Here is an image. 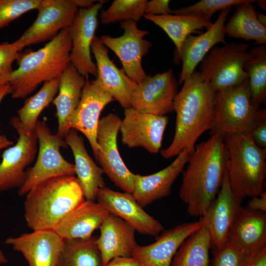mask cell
Here are the masks:
<instances>
[{
  "label": "cell",
  "mask_w": 266,
  "mask_h": 266,
  "mask_svg": "<svg viewBox=\"0 0 266 266\" xmlns=\"http://www.w3.org/2000/svg\"><path fill=\"white\" fill-rule=\"evenodd\" d=\"M97 243L102 266L117 257H130L138 245L135 230L127 222L109 213L100 228Z\"/></svg>",
  "instance_id": "cell-24"
},
{
  "label": "cell",
  "mask_w": 266,
  "mask_h": 266,
  "mask_svg": "<svg viewBox=\"0 0 266 266\" xmlns=\"http://www.w3.org/2000/svg\"><path fill=\"white\" fill-rule=\"evenodd\" d=\"M78 8L73 0H41L36 19L16 40L22 50L53 39L70 26Z\"/></svg>",
  "instance_id": "cell-11"
},
{
  "label": "cell",
  "mask_w": 266,
  "mask_h": 266,
  "mask_svg": "<svg viewBox=\"0 0 266 266\" xmlns=\"http://www.w3.org/2000/svg\"><path fill=\"white\" fill-rule=\"evenodd\" d=\"M59 82L60 77L44 83L40 89L28 98L17 111L21 127L26 133L35 131L39 115L53 101L58 93Z\"/></svg>",
  "instance_id": "cell-33"
},
{
  "label": "cell",
  "mask_w": 266,
  "mask_h": 266,
  "mask_svg": "<svg viewBox=\"0 0 266 266\" xmlns=\"http://www.w3.org/2000/svg\"><path fill=\"white\" fill-rule=\"evenodd\" d=\"M146 0H115L100 16L103 24L118 22H138L145 14Z\"/></svg>",
  "instance_id": "cell-35"
},
{
  "label": "cell",
  "mask_w": 266,
  "mask_h": 266,
  "mask_svg": "<svg viewBox=\"0 0 266 266\" xmlns=\"http://www.w3.org/2000/svg\"><path fill=\"white\" fill-rule=\"evenodd\" d=\"M210 234L203 225L181 244L170 266H210Z\"/></svg>",
  "instance_id": "cell-31"
},
{
  "label": "cell",
  "mask_w": 266,
  "mask_h": 266,
  "mask_svg": "<svg viewBox=\"0 0 266 266\" xmlns=\"http://www.w3.org/2000/svg\"><path fill=\"white\" fill-rule=\"evenodd\" d=\"M74 158L77 178L82 189L85 200L95 201L99 189L105 186L102 177L104 173L88 154L83 138L77 131L70 129L64 137Z\"/></svg>",
  "instance_id": "cell-27"
},
{
  "label": "cell",
  "mask_w": 266,
  "mask_h": 266,
  "mask_svg": "<svg viewBox=\"0 0 266 266\" xmlns=\"http://www.w3.org/2000/svg\"><path fill=\"white\" fill-rule=\"evenodd\" d=\"M107 48L95 36L91 50L95 60L97 69V79L103 88L124 109L131 107V99L137 83L119 69L108 56Z\"/></svg>",
  "instance_id": "cell-22"
},
{
  "label": "cell",
  "mask_w": 266,
  "mask_h": 266,
  "mask_svg": "<svg viewBox=\"0 0 266 266\" xmlns=\"http://www.w3.org/2000/svg\"><path fill=\"white\" fill-rule=\"evenodd\" d=\"M226 148L223 138L214 134L195 146L190 155L179 190L188 213L201 217L217 196L226 168Z\"/></svg>",
  "instance_id": "cell-2"
},
{
  "label": "cell",
  "mask_w": 266,
  "mask_h": 266,
  "mask_svg": "<svg viewBox=\"0 0 266 266\" xmlns=\"http://www.w3.org/2000/svg\"><path fill=\"white\" fill-rule=\"evenodd\" d=\"M250 51L251 56L244 70L248 77L251 102L260 107L266 100V45H255Z\"/></svg>",
  "instance_id": "cell-34"
},
{
  "label": "cell",
  "mask_w": 266,
  "mask_h": 266,
  "mask_svg": "<svg viewBox=\"0 0 266 266\" xmlns=\"http://www.w3.org/2000/svg\"><path fill=\"white\" fill-rule=\"evenodd\" d=\"M183 84L173 104L176 113L173 138L168 147L160 151L165 159L176 156L184 150L190 155L199 138L214 125L215 91L210 84L197 71Z\"/></svg>",
  "instance_id": "cell-1"
},
{
  "label": "cell",
  "mask_w": 266,
  "mask_h": 266,
  "mask_svg": "<svg viewBox=\"0 0 266 266\" xmlns=\"http://www.w3.org/2000/svg\"><path fill=\"white\" fill-rule=\"evenodd\" d=\"M143 17L159 27L167 34L175 46L178 58L182 44L188 36L200 30H207L213 24L211 20L193 13L162 15L145 14Z\"/></svg>",
  "instance_id": "cell-29"
},
{
  "label": "cell",
  "mask_w": 266,
  "mask_h": 266,
  "mask_svg": "<svg viewBox=\"0 0 266 266\" xmlns=\"http://www.w3.org/2000/svg\"><path fill=\"white\" fill-rule=\"evenodd\" d=\"M255 2H257L258 5L262 9L264 10L266 9V1L265 0H256Z\"/></svg>",
  "instance_id": "cell-49"
},
{
  "label": "cell",
  "mask_w": 266,
  "mask_h": 266,
  "mask_svg": "<svg viewBox=\"0 0 266 266\" xmlns=\"http://www.w3.org/2000/svg\"><path fill=\"white\" fill-rule=\"evenodd\" d=\"M257 18L263 26L266 27V16L264 13L256 11Z\"/></svg>",
  "instance_id": "cell-47"
},
{
  "label": "cell",
  "mask_w": 266,
  "mask_h": 266,
  "mask_svg": "<svg viewBox=\"0 0 266 266\" xmlns=\"http://www.w3.org/2000/svg\"><path fill=\"white\" fill-rule=\"evenodd\" d=\"M226 170L234 194L241 201L264 191L266 149L259 147L249 133H235L224 137Z\"/></svg>",
  "instance_id": "cell-5"
},
{
  "label": "cell",
  "mask_w": 266,
  "mask_h": 266,
  "mask_svg": "<svg viewBox=\"0 0 266 266\" xmlns=\"http://www.w3.org/2000/svg\"><path fill=\"white\" fill-rule=\"evenodd\" d=\"M97 237L64 239L57 266H102Z\"/></svg>",
  "instance_id": "cell-32"
},
{
  "label": "cell",
  "mask_w": 266,
  "mask_h": 266,
  "mask_svg": "<svg viewBox=\"0 0 266 266\" xmlns=\"http://www.w3.org/2000/svg\"><path fill=\"white\" fill-rule=\"evenodd\" d=\"M203 225V222L200 219L164 230L154 242L145 246L137 245L132 257L142 266H170L181 244Z\"/></svg>",
  "instance_id": "cell-20"
},
{
  "label": "cell",
  "mask_w": 266,
  "mask_h": 266,
  "mask_svg": "<svg viewBox=\"0 0 266 266\" xmlns=\"http://www.w3.org/2000/svg\"><path fill=\"white\" fill-rule=\"evenodd\" d=\"M190 154L184 150L167 166L152 174H135L132 193L137 202L144 207L169 195L171 187L187 164Z\"/></svg>",
  "instance_id": "cell-23"
},
{
  "label": "cell",
  "mask_w": 266,
  "mask_h": 266,
  "mask_svg": "<svg viewBox=\"0 0 266 266\" xmlns=\"http://www.w3.org/2000/svg\"><path fill=\"white\" fill-rule=\"evenodd\" d=\"M35 132L38 156L33 166L26 170L25 181L18 190L20 196L49 179L76 174L74 164L65 159L60 153L61 147L67 146L64 138L52 133L46 120H38Z\"/></svg>",
  "instance_id": "cell-7"
},
{
  "label": "cell",
  "mask_w": 266,
  "mask_h": 266,
  "mask_svg": "<svg viewBox=\"0 0 266 266\" xmlns=\"http://www.w3.org/2000/svg\"><path fill=\"white\" fill-rule=\"evenodd\" d=\"M102 266H142L133 257H117L112 259L107 264Z\"/></svg>",
  "instance_id": "cell-45"
},
{
  "label": "cell",
  "mask_w": 266,
  "mask_h": 266,
  "mask_svg": "<svg viewBox=\"0 0 266 266\" xmlns=\"http://www.w3.org/2000/svg\"><path fill=\"white\" fill-rule=\"evenodd\" d=\"M231 7L221 10L216 20L206 31L198 35H190L183 42L178 58L182 68L178 82L182 84L195 71L209 52L216 44L227 43L224 27Z\"/></svg>",
  "instance_id": "cell-21"
},
{
  "label": "cell",
  "mask_w": 266,
  "mask_h": 266,
  "mask_svg": "<svg viewBox=\"0 0 266 266\" xmlns=\"http://www.w3.org/2000/svg\"><path fill=\"white\" fill-rule=\"evenodd\" d=\"M214 109L215 122L210 134L223 138L232 133H249L266 118V109L251 102L248 79L216 91Z\"/></svg>",
  "instance_id": "cell-6"
},
{
  "label": "cell",
  "mask_w": 266,
  "mask_h": 266,
  "mask_svg": "<svg viewBox=\"0 0 266 266\" xmlns=\"http://www.w3.org/2000/svg\"><path fill=\"white\" fill-rule=\"evenodd\" d=\"M249 45L232 42L214 46L200 62L199 72L216 92L248 79L244 70L251 56Z\"/></svg>",
  "instance_id": "cell-8"
},
{
  "label": "cell",
  "mask_w": 266,
  "mask_h": 266,
  "mask_svg": "<svg viewBox=\"0 0 266 266\" xmlns=\"http://www.w3.org/2000/svg\"><path fill=\"white\" fill-rule=\"evenodd\" d=\"M8 260L3 252L0 250V265L6 264Z\"/></svg>",
  "instance_id": "cell-48"
},
{
  "label": "cell",
  "mask_w": 266,
  "mask_h": 266,
  "mask_svg": "<svg viewBox=\"0 0 266 266\" xmlns=\"http://www.w3.org/2000/svg\"><path fill=\"white\" fill-rule=\"evenodd\" d=\"M114 100L96 78L87 79L79 104L70 122V129L82 133L87 138L95 158L100 151L97 134L103 109Z\"/></svg>",
  "instance_id": "cell-17"
},
{
  "label": "cell",
  "mask_w": 266,
  "mask_h": 266,
  "mask_svg": "<svg viewBox=\"0 0 266 266\" xmlns=\"http://www.w3.org/2000/svg\"><path fill=\"white\" fill-rule=\"evenodd\" d=\"M11 93V89L9 84L0 86V104L5 97ZM13 141L9 140L6 135L0 134V151L4 148L12 146Z\"/></svg>",
  "instance_id": "cell-43"
},
{
  "label": "cell",
  "mask_w": 266,
  "mask_h": 266,
  "mask_svg": "<svg viewBox=\"0 0 266 266\" xmlns=\"http://www.w3.org/2000/svg\"><path fill=\"white\" fill-rule=\"evenodd\" d=\"M249 256L237 244L228 240L223 247L213 250L210 266H246Z\"/></svg>",
  "instance_id": "cell-38"
},
{
  "label": "cell",
  "mask_w": 266,
  "mask_h": 266,
  "mask_svg": "<svg viewBox=\"0 0 266 266\" xmlns=\"http://www.w3.org/2000/svg\"><path fill=\"white\" fill-rule=\"evenodd\" d=\"M245 0H201L195 4L176 9H172L171 14L184 15L190 13L199 14L211 20L217 11L232 7Z\"/></svg>",
  "instance_id": "cell-36"
},
{
  "label": "cell",
  "mask_w": 266,
  "mask_h": 266,
  "mask_svg": "<svg viewBox=\"0 0 266 266\" xmlns=\"http://www.w3.org/2000/svg\"><path fill=\"white\" fill-rule=\"evenodd\" d=\"M120 24L124 30L123 35L118 37L102 35L100 39L118 57L127 75L139 84L148 76L142 67V60L152 47V43L144 39L149 33L139 29L134 21H122Z\"/></svg>",
  "instance_id": "cell-10"
},
{
  "label": "cell",
  "mask_w": 266,
  "mask_h": 266,
  "mask_svg": "<svg viewBox=\"0 0 266 266\" xmlns=\"http://www.w3.org/2000/svg\"><path fill=\"white\" fill-rule=\"evenodd\" d=\"M11 125L19 137L15 144L3 152L0 163V192L20 188L26 178V168L33 161L37 151V138L35 131L26 133L18 117H12Z\"/></svg>",
  "instance_id": "cell-12"
},
{
  "label": "cell",
  "mask_w": 266,
  "mask_h": 266,
  "mask_svg": "<svg viewBox=\"0 0 266 266\" xmlns=\"http://www.w3.org/2000/svg\"><path fill=\"white\" fill-rule=\"evenodd\" d=\"M249 134L257 145L266 149V118L261 121Z\"/></svg>",
  "instance_id": "cell-41"
},
{
  "label": "cell",
  "mask_w": 266,
  "mask_h": 266,
  "mask_svg": "<svg viewBox=\"0 0 266 266\" xmlns=\"http://www.w3.org/2000/svg\"><path fill=\"white\" fill-rule=\"evenodd\" d=\"M71 41L68 28L37 51L20 53L18 67L13 71L9 84L11 97L24 99L41 83L60 76L70 65Z\"/></svg>",
  "instance_id": "cell-3"
},
{
  "label": "cell",
  "mask_w": 266,
  "mask_h": 266,
  "mask_svg": "<svg viewBox=\"0 0 266 266\" xmlns=\"http://www.w3.org/2000/svg\"><path fill=\"white\" fill-rule=\"evenodd\" d=\"M41 0H0V30L27 12L37 9Z\"/></svg>",
  "instance_id": "cell-37"
},
{
  "label": "cell",
  "mask_w": 266,
  "mask_h": 266,
  "mask_svg": "<svg viewBox=\"0 0 266 266\" xmlns=\"http://www.w3.org/2000/svg\"><path fill=\"white\" fill-rule=\"evenodd\" d=\"M241 202L231 189L225 168L219 191L200 218L208 230L213 250L221 248L228 241L230 230L242 208Z\"/></svg>",
  "instance_id": "cell-16"
},
{
  "label": "cell",
  "mask_w": 266,
  "mask_h": 266,
  "mask_svg": "<svg viewBox=\"0 0 266 266\" xmlns=\"http://www.w3.org/2000/svg\"><path fill=\"white\" fill-rule=\"evenodd\" d=\"M63 240L53 230H43L7 237L4 243L21 253L28 266H57Z\"/></svg>",
  "instance_id": "cell-19"
},
{
  "label": "cell",
  "mask_w": 266,
  "mask_h": 266,
  "mask_svg": "<svg viewBox=\"0 0 266 266\" xmlns=\"http://www.w3.org/2000/svg\"><path fill=\"white\" fill-rule=\"evenodd\" d=\"M24 218L33 231L54 230L60 220L85 200L74 175L58 177L34 187L26 195Z\"/></svg>",
  "instance_id": "cell-4"
},
{
  "label": "cell",
  "mask_w": 266,
  "mask_h": 266,
  "mask_svg": "<svg viewBox=\"0 0 266 266\" xmlns=\"http://www.w3.org/2000/svg\"><path fill=\"white\" fill-rule=\"evenodd\" d=\"M246 208L251 210L266 212V192L263 191L259 196L252 197Z\"/></svg>",
  "instance_id": "cell-42"
},
{
  "label": "cell",
  "mask_w": 266,
  "mask_h": 266,
  "mask_svg": "<svg viewBox=\"0 0 266 266\" xmlns=\"http://www.w3.org/2000/svg\"><path fill=\"white\" fill-rule=\"evenodd\" d=\"M248 254L266 246V212L242 207L229 233V239Z\"/></svg>",
  "instance_id": "cell-28"
},
{
  "label": "cell",
  "mask_w": 266,
  "mask_h": 266,
  "mask_svg": "<svg viewBox=\"0 0 266 266\" xmlns=\"http://www.w3.org/2000/svg\"><path fill=\"white\" fill-rule=\"evenodd\" d=\"M109 214L97 202L85 200L66 214L53 230L63 239L88 238Z\"/></svg>",
  "instance_id": "cell-25"
},
{
  "label": "cell",
  "mask_w": 266,
  "mask_h": 266,
  "mask_svg": "<svg viewBox=\"0 0 266 266\" xmlns=\"http://www.w3.org/2000/svg\"><path fill=\"white\" fill-rule=\"evenodd\" d=\"M105 0H99L87 8H79L68 28L71 41L70 64L85 78L97 76L96 64L91 57V46L98 27V15Z\"/></svg>",
  "instance_id": "cell-13"
},
{
  "label": "cell",
  "mask_w": 266,
  "mask_h": 266,
  "mask_svg": "<svg viewBox=\"0 0 266 266\" xmlns=\"http://www.w3.org/2000/svg\"><path fill=\"white\" fill-rule=\"evenodd\" d=\"M121 119L110 113L100 119L97 141L100 151L96 158L107 177L124 192L132 193L135 174L123 162L117 145V136Z\"/></svg>",
  "instance_id": "cell-9"
},
{
  "label": "cell",
  "mask_w": 266,
  "mask_h": 266,
  "mask_svg": "<svg viewBox=\"0 0 266 266\" xmlns=\"http://www.w3.org/2000/svg\"><path fill=\"white\" fill-rule=\"evenodd\" d=\"M21 48L17 40L0 44V86L9 84L11 75L14 71L12 64L16 61Z\"/></svg>",
  "instance_id": "cell-39"
},
{
  "label": "cell",
  "mask_w": 266,
  "mask_h": 266,
  "mask_svg": "<svg viewBox=\"0 0 266 266\" xmlns=\"http://www.w3.org/2000/svg\"><path fill=\"white\" fill-rule=\"evenodd\" d=\"M169 119L166 116L125 109L119 131L123 143L130 148L142 147L152 154L161 151L164 134Z\"/></svg>",
  "instance_id": "cell-15"
},
{
  "label": "cell",
  "mask_w": 266,
  "mask_h": 266,
  "mask_svg": "<svg viewBox=\"0 0 266 266\" xmlns=\"http://www.w3.org/2000/svg\"><path fill=\"white\" fill-rule=\"evenodd\" d=\"M86 80L71 64L60 76L58 94L52 102L58 122L56 134L61 137L64 138L70 130V122L80 102Z\"/></svg>",
  "instance_id": "cell-26"
},
{
  "label": "cell",
  "mask_w": 266,
  "mask_h": 266,
  "mask_svg": "<svg viewBox=\"0 0 266 266\" xmlns=\"http://www.w3.org/2000/svg\"><path fill=\"white\" fill-rule=\"evenodd\" d=\"M170 1L168 0L147 1L145 7V14L152 15L171 14L172 9L169 6Z\"/></svg>",
  "instance_id": "cell-40"
},
{
  "label": "cell",
  "mask_w": 266,
  "mask_h": 266,
  "mask_svg": "<svg viewBox=\"0 0 266 266\" xmlns=\"http://www.w3.org/2000/svg\"><path fill=\"white\" fill-rule=\"evenodd\" d=\"M256 0H245L235 6V11L225 24V35L234 38L255 41L256 45H266V27L258 20L252 2Z\"/></svg>",
  "instance_id": "cell-30"
},
{
  "label": "cell",
  "mask_w": 266,
  "mask_h": 266,
  "mask_svg": "<svg viewBox=\"0 0 266 266\" xmlns=\"http://www.w3.org/2000/svg\"><path fill=\"white\" fill-rule=\"evenodd\" d=\"M178 82L171 68L147 78L137 84L131 99V107L145 113L164 116L173 111Z\"/></svg>",
  "instance_id": "cell-14"
},
{
  "label": "cell",
  "mask_w": 266,
  "mask_h": 266,
  "mask_svg": "<svg viewBox=\"0 0 266 266\" xmlns=\"http://www.w3.org/2000/svg\"><path fill=\"white\" fill-rule=\"evenodd\" d=\"M96 200L110 213L125 220L140 233L156 236L165 230L162 224L148 214L131 193L104 186L98 191Z\"/></svg>",
  "instance_id": "cell-18"
},
{
  "label": "cell",
  "mask_w": 266,
  "mask_h": 266,
  "mask_svg": "<svg viewBox=\"0 0 266 266\" xmlns=\"http://www.w3.org/2000/svg\"><path fill=\"white\" fill-rule=\"evenodd\" d=\"M75 5L80 8H87L91 7L95 2H98L99 0H73Z\"/></svg>",
  "instance_id": "cell-46"
},
{
  "label": "cell",
  "mask_w": 266,
  "mask_h": 266,
  "mask_svg": "<svg viewBox=\"0 0 266 266\" xmlns=\"http://www.w3.org/2000/svg\"><path fill=\"white\" fill-rule=\"evenodd\" d=\"M246 266H266V246L257 252L250 255Z\"/></svg>",
  "instance_id": "cell-44"
}]
</instances>
